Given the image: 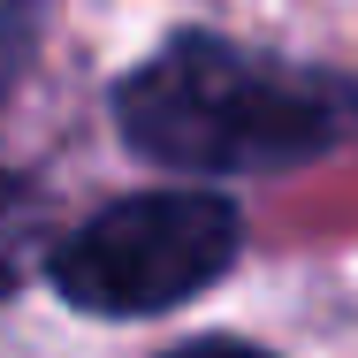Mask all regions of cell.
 <instances>
[{
  "label": "cell",
  "mask_w": 358,
  "mask_h": 358,
  "mask_svg": "<svg viewBox=\"0 0 358 358\" xmlns=\"http://www.w3.org/2000/svg\"><path fill=\"white\" fill-rule=\"evenodd\" d=\"M115 122L152 168L282 176L358 130V84L191 31L115 84Z\"/></svg>",
  "instance_id": "1"
},
{
  "label": "cell",
  "mask_w": 358,
  "mask_h": 358,
  "mask_svg": "<svg viewBox=\"0 0 358 358\" xmlns=\"http://www.w3.org/2000/svg\"><path fill=\"white\" fill-rule=\"evenodd\" d=\"M244 252V214L221 191H138L92 214L46 252V275L76 313L145 320L214 289Z\"/></svg>",
  "instance_id": "2"
},
{
  "label": "cell",
  "mask_w": 358,
  "mask_h": 358,
  "mask_svg": "<svg viewBox=\"0 0 358 358\" xmlns=\"http://www.w3.org/2000/svg\"><path fill=\"white\" fill-rule=\"evenodd\" d=\"M46 236H54L46 199H38L31 183L0 176V297H15V289H23V275L46 259Z\"/></svg>",
  "instance_id": "3"
},
{
  "label": "cell",
  "mask_w": 358,
  "mask_h": 358,
  "mask_svg": "<svg viewBox=\"0 0 358 358\" xmlns=\"http://www.w3.org/2000/svg\"><path fill=\"white\" fill-rule=\"evenodd\" d=\"M23 62H31V8L23 0H0V99L15 92Z\"/></svg>",
  "instance_id": "4"
},
{
  "label": "cell",
  "mask_w": 358,
  "mask_h": 358,
  "mask_svg": "<svg viewBox=\"0 0 358 358\" xmlns=\"http://www.w3.org/2000/svg\"><path fill=\"white\" fill-rule=\"evenodd\" d=\"M176 358H267V351H252V343H221V336H214V343H183Z\"/></svg>",
  "instance_id": "5"
}]
</instances>
